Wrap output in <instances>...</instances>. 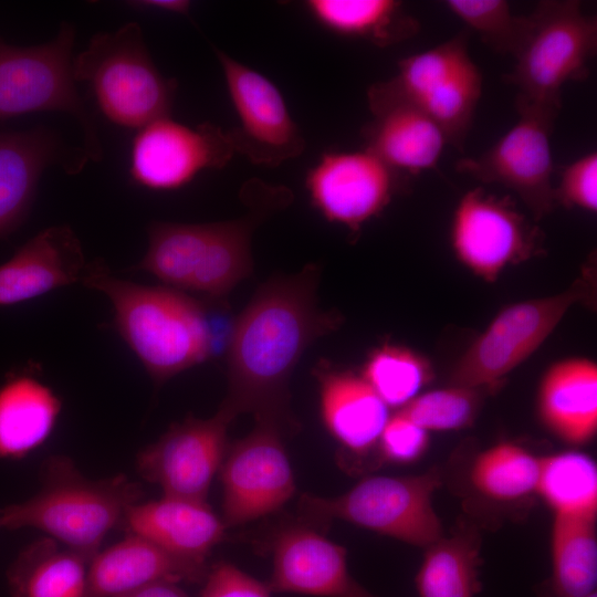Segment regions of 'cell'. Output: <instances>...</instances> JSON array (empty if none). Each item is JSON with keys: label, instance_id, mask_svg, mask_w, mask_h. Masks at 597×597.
Wrapping results in <instances>:
<instances>
[{"label": "cell", "instance_id": "obj_1", "mask_svg": "<svg viewBox=\"0 0 597 597\" xmlns=\"http://www.w3.org/2000/svg\"><path fill=\"white\" fill-rule=\"evenodd\" d=\"M320 269L262 284L237 318L228 345V394L220 408L233 418L251 413L284 434L297 430L290 409L289 383L304 352L334 332L342 318L317 301Z\"/></svg>", "mask_w": 597, "mask_h": 597}, {"label": "cell", "instance_id": "obj_2", "mask_svg": "<svg viewBox=\"0 0 597 597\" xmlns=\"http://www.w3.org/2000/svg\"><path fill=\"white\" fill-rule=\"evenodd\" d=\"M82 283L108 297L117 332L157 385L210 357L205 307L179 290L117 279L100 262Z\"/></svg>", "mask_w": 597, "mask_h": 597}, {"label": "cell", "instance_id": "obj_3", "mask_svg": "<svg viewBox=\"0 0 597 597\" xmlns=\"http://www.w3.org/2000/svg\"><path fill=\"white\" fill-rule=\"evenodd\" d=\"M143 498L139 484L117 474L100 480L84 476L64 455L48 458L41 488L30 499L0 510L1 528L32 527L88 559L106 535L122 525L125 512Z\"/></svg>", "mask_w": 597, "mask_h": 597}, {"label": "cell", "instance_id": "obj_4", "mask_svg": "<svg viewBox=\"0 0 597 597\" xmlns=\"http://www.w3.org/2000/svg\"><path fill=\"white\" fill-rule=\"evenodd\" d=\"M73 76L88 86L111 123L127 129L168 117L177 92L176 80L164 76L153 62L136 22L93 35L73 57Z\"/></svg>", "mask_w": 597, "mask_h": 597}, {"label": "cell", "instance_id": "obj_5", "mask_svg": "<svg viewBox=\"0 0 597 597\" xmlns=\"http://www.w3.org/2000/svg\"><path fill=\"white\" fill-rule=\"evenodd\" d=\"M440 474L363 479L336 496L303 494L298 509L310 521L342 520L404 543L428 547L442 536V524L432 504Z\"/></svg>", "mask_w": 597, "mask_h": 597}, {"label": "cell", "instance_id": "obj_6", "mask_svg": "<svg viewBox=\"0 0 597 597\" xmlns=\"http://www.w3.org/2000/svg\"><path fill=\"white\" fill-rule=\"evenodd\" d=\"M531 14L530 34L503 78L520 96L562 108V87L587 77L597 52V18L577 0L540 1Z\"/></svg>", "mask_w": 597, "mask_h": 597}, {"label": "cell", "instance_id": "obj_7", "mask_svg": "<svg viewBox=\"0 0 597 597\" xmlns=\"http://www.w3.org/2000/svg\"><path fill=\"white\" fill-rule=\"evenodd\" d=\"M75 29L63 22L49 42L14 46L0 39V119L41 112H63L76 118L88 160L103 156L96 125L73 76Z\"/></svg>", "mask_w": 597, "mask_h": 597}, {"label": "cell", "instance_id": "obj_8", "mask_svg": "<svg viewBox=\"0 0 597 597\" xmlns=\"http://www.w3.org/2000/svg\"><path fill=\"white\" fill-rule=\"evenodd\" d=\"M468 29L398 62V72L373 84L380 92L426 112L442 129L448 145L463 151L482 93V73L469 53Z\"/></svg>", "mask_w": 597, "mask_h": 597}, {"label": "cell", "instance_id": "obj_9", "mask_svg": "<svg viewBox=\"0 0 597 597\" xmlns=\"http://www.w3.org/2000/svg\"><path fill=\"white\" fill-rule=\"evenodd\" d=\"M514 105L516 123L481 155L458 160L455 169L513 190L540 218L555 203L551 137L561 109L520 95Z\"/></svg>", "mask_w": 597, "mask_h": 597}, {"label": "cell", "instance_id": "obj_10", "mask_svg": "<svg viewBox=\"0 0 597 597\" xmlns=\"http://www.w3.org/2000/svg\"><path fill=\"white\" fill-rule=\"evenodd\" d=\"M577 282L559 293L521 301L503 308L461 355L451 385L494 388L525 362L583 296Z\"/></svg>", "mask_w": 597, "mask_h": 597}, {"label": "cell", "instance_id": "obj_11", "mask_svg": "<svg viewBox=\"0 0 597 597\" xmlns=\"http://www.w3.org/2000/svg\"><path fill=\"white\" fill-rule=\"evenodd\" d=\"M541 233L509 197H498L482 187L459 199L451 221L454 255L473 274L494 282L509 265L538 250Z\"/></svg>", "mask_w": 597, "mask_h": 597}, {"label": "cell", "instance_id": "obj_12", "mask_svg": "<svg viewBox=\"0 0 597 597\" xmlns=\"http://www.w3.org/2000/svg\"><path fill=\"white\" fill-rule=\"evenodd\" d=\"M283 436L275 426L256 422L248 436L228 446L219 470L227 527L272 514L294 495L296 485Z\"/></svg>", "mask_w": 597, "mask_h": 597}, {"label": "cell", "instance_id": "obj_13", "mask_svg": "<svg viewBox=\"0 0 597 597\" xmlns=\"http://www.w3.org/2000/svg\"><path fill=\"white\" fill-rule=\"evenodd\" d=\"M213 51L239 121L228 132L234 153L265 167L300 156L305 139L276 85L221 50Z\"/></svg>", "mask_w": 597, "mask_h": 597}, {"label": "cell", "instance_id": "obj_14", "mask_svg": "<svg viewBox=\"0 0 597 597\" xmlns=\"http://www.w3.org/2000/svg\"><path fill=\"white\" fill-rule=\"evenodd\" d=\"M228 132L206 122L187 126L169 116L140 128L129 151V176L154 191H171L207 169L224 167L234 155Z\"/></svg>", "mask_w": 597, "mask_h": 597}, {"label": "cell", "instance_id": "obj_15", "mask_svg": "<svg viewBox=\"0 0 597 597\" xmlns=\"http://www.w3.org/2000/svg\"><path fill=\"white\" fill-rule=\"evenodd\" d=\"M234 418L219 407L208 419L187 417L176 422L137 455V471L164 495L206 502L228 449V428Z\"/></svg>", "mask_w": 597, "mask_h": 597}, {"label": "cell", "instance_id": "obj_16", "mask_svg": "<svg viewBox=\"0 0 597 597\" xmlns=\"http://www.w3.org/2000/svg\"><path fill=\"white\" fill-rule=\"evenodd\" d=\"M408 178L363 148L323 154L308 169L305 186L325 219L358 231L405 188Z\"/></svg>", "mask_w": 597, "mask_h": 597}, {"label": "cell", "instance_id": "obj_17", "mask_svg": "<svg viewBox=\"0 0 597 597\" xmlns=\"http://www.w3.org/2000/svg\"><path fill=\"white\" fill-rule=\"evenodd\" d=\"M87 160L83 148L66 146L45 127L0 133V240L28 217L46 168L60 165L77 174Z\"/></svg>", "mask_w": 597, "mask_h": 597}, {"label": "cell", "instance_id": "obj_18", "mask_svg": "<svg viewBox=\"0 0 597 597\" xmlns=\"http://www.w3.org/2000/svg\"><path fill=\"white\" fill-rule=\"evenodd\" d=\"M373 119L362 129L364 148L407 177L436 168L448 145L440 126L418 106L370 85Z\"/></svg>", "mask_w": 597, "mask_h": 597}, {"label": "cell", "instance_id": "obj_19", "mask_svg": "<svg viewBox=\"0 0 597 597\" xmlns=\"http://www.w3.org/2000/svg\"><path fill=\"white\" fill-rule=\"evenodd\" d=\"M272 593L347 597L355 579L344 546L307 525H290L272 543Z\"/></svg>", "mask_w": 597, "mask_h": 597}, {"label": "cell", "instance_id": "obj_20", "mask_svg": "<svg viewBox=\"0 0 597 597\" xmlns=\"http://www.w3.org/2000/svg\"><path fill=\"white\" fill-rule=\"evenodd\" d=\"M87 269L74 231L69 226L48 227L0 265V306L82 282Z\"/></svg>", "mask_w": 597, "mask_h": 597}, {"label": "cell", "instance_id": "obj_21", "mask_svg": "<svg viewBox=\"0 0 597 597\" xmlns=\"http://www.w3.org/2000/svg\"><path fill=\"white\" fill-rule=\"evenodd\" d=\"M207 563L172 554L129 534L98 551L90 562L85 597H117L159 583H202Z\"/></svg>", "mask_w": 597, "mask_h": 597}, {"label": "cell", "instance_id": "obj_22", "mask_svg": "<svg viewBox=\"0 0 597 597\" xmlns=\"http://www.w3.org/2000/svg\"><path fill=\"white\" fill-rule=\"evenodd\" d=\"M122 525L178 556L206 562L226 535L227 526L207 502L163 495L136 502L125 512Z\"/></svg>", "mask_w": 597, "mask_h": 597}, {"label": "cell", "instance_id": "obj_23", "mask_svg": "<svg viewBox=\"0 0 597 597\" xmlns=\"http://www.w3.org/2000/svg\"><path fill=\"white\" fill-rule=\"evenodd\" d=\"M536 407L541 422L562 441H590L597 432L596 363L569 357L551 365L541 378Z\"/></svg>", "mask_w": 597, "mask_h": 597}, {"label": "cell", "instance_id": "obj_24", "mask_svg": "<svg viewBox=\"0 0 597 597\" xmlns=\"http://www.w3.org/2000/svg\"><path fill=\"white\" fill-rule=\"evenodd\" d=\"M321 415L331 436L342 449L366 455L377 447L390 417L389 408L369 384L352 371L316 368Z\"/></svg>", "mask_w": 597, "mask_h": 597}, {"label": "cell", "instance_id": "obj_25", "mask_svg": "<svg viewBox=\"0 0 597 597\" xmlns=\"http://www.w3.org/2000/svg\"><path fill=\"white\" fill-rule=\"evenodd\" d=\"M61 400L39 379L18 375L0 386V459H20L50 437Z\"/></svg>", "mask_w": 597, "mask_h": 597}, {"label": "cell", "instance_id": "obj_26", "mask_svg": "<svg viewBox=\"0 0 597 597\" xmlns=\"http://www.w3.org/2000/svg\"><path fill=\"white\" fill-rule=\"evenodd\" d=\"M277 195L280 191L272 190L263 205L245 217L210 223L208 242L188 290L221 298L251 273L252 232L268 209L274 208Z\"/></svg>", "mask_w": 597, "mask_h": 597}, {"label": "cell", "instance_id": "obj_27", "mask_svg": "<svg viewBox=\"0 0 597 597\" xmlns=\"http://www.w3.org/2000/svg\"><path fill=\"white\" fill-rule=\"evenodd\" d=\"M90 562L51 537L36 540L8 569L11 597H85Z\"/></svg>", "mask_w": 597, "mask_h": 597}, {"label": "cell", "instance_id": "obj_28", "mask_svg": "<svg viewBox=\"0 0 597 597\" xmlns=\"http://www.w3.org/2000/svg\"><path fill=\"white\" fill-rule=\"evenodd\" d=\"M316 22L335 34L386 48L415 36L419 21L396 0H308Z\"/></svg>", "mask_w": 597, "mask_h": 597}, {"label": "cell", "instance_id": "obj_29", "mask_svg": "<svg viewBox=\"0 0 597 597\" xmlns=\"http://www.w3.org/2000/svg\"><path fill=\"white\" fill-rule=\"evenodd\" d=\"M548 597H586L596 591V519L554 515Z\"/></svg>", "mask_w": 597, "mask_h": 597}, {"label": "cell", "instance_id": "obj_30", "mask_svg": "<svg viewBox=\"0 0 597 597\" xmlns=\"http://www.w3.org/2000/svg\"><path fill=\"white\" fill-rule=\"evenodd\" d=\"M478 537L458 533L440 537L426 547L415 584L419 597H474L479 579Z\"/></svg>", "mask_w": 597, "mask_h": 597}, {"label": "cell", "instance_id": "obj_31", "mask_svg": "<svg viewBox=\"0 0 597 597\" xmlns=\"http://www.w3.org/2000/svg\"><path fill=\"white\" fill-rule=\"evenodd\" d=\"M536 494L554 515L596 519L597 465L580 451L540 458Z\"/></svg>", "mask_w": 597, "mask_h": 597}, {"label": "cell", "instance_id": "obj_32", "mask_svg": "<svg viewBox=\"0 0 597 597\" xmlns=\"http://www.w3.org/2000/svg\"><path fill=\"white\" fill-rule=\"evenodd\" d=\"M209 234L210 223L153 222L148 227L147 251L135 269L188 290Z\"/></svg>", "mask_w": 597, "mask_h": 597}, {"label": "cell", "instance_id": "obj_33", "mask_svg": "<svg viewBox=\"0 0 597 597\" xmlns=\"http://www.w3.org/2000/svg\"><path fill=\"white\" fill-rule=\"evenodd\" d=\"M540 458L513 442L481 452L470 470L474 490L496 502L522 500L536 491Z\"/></svg>", "mask_w": 597, "mask_h": 597}, {"label": "cell", "instance_id": "obj_34", "mask_svg": "<svg viewBox=\"0 0 597 597\" xmlns=\"http://www.w3.org/2000/svg\"><path fill=\"white\" fill-rule=\"evenodd\" d=\"M388 408L397 410L420 394L433 378L431 363L406 346L385 344L374 349L362 371Z\"/></svg>", "mask_w": 597, "mask_h": 597}, {"label": "cell", "instance_id": "obj_35", "mask_svg": "<svg viewBox=\"0 0 597 597\" xmlns=\"http://www.w3.org/2000/svg\"><path fill=\"white\" fill-rule=\"evenodd\" d=\"M450 13L479 34L481 41L494 52L514 57L524 45L531 28V14L512 13L505 0H447Z\"/></svg>", "mask_w": 597, "mask_h": 597}, {"label": "cell", "instance_id": "obj_36", "mask_svg": "<svg viewBox=\"0 0 597 597\" xmlns=\"http://www.w3.org/2000/svg\"><path fill=\"white\" fill-rule=\"evenodd\" d=\"M478 406V389L451 385L419 394L397 411L428 432L451 431L469 427Z\"/></svg>", "mask_w": 597, "mask_h": 597}, {"label": "cell", "instance_id": "obj_37", "mask_svg": "<svg viewBox=\"0 0 597 597\" xmlns=\"http://www.w3.org/2000/svg\"><path fill=\"white\" fill-rule=\"evenodd\" d=\"M429 432L401 412L388 418L377 443L380 459L408 464L419 460L429 447Z\"/></svg>", "mask_w": 597, "mask_h": 597}, {"label": "cell", "instance_id": "obj_38", "mask_svg": "<svg viewBox=\"0 0 597 597\" xmlns=\"http://www.w3.org/2000/svg\"><path fill=\"white\" fill-rule=\"evenodd\" d=\"M554 200L565 207L597 211V153L590 151L564 166Z\"/></svg>", "mask_w": 597, "mask_h": 597}, {"label": "cell", "instance_id": "obj_39", "mask_svg": "<svg viewBox=\"0 0 597 597\" xmlns=\"http://www.w3.org/2000/svg\"><path fill=\"white\" fill-rule=\"evenodd\" d=\"M200 597H271L268 583L244 573L229 562H218L208 568Z\"/></svg>", "mask_w": 597, "mask_h": 597}, {"label": "cell", "instance_id": "obj_40", "mask_svg": "<svg viewBox=\"0 0 597 597\" xmlns=\"http://www.w3.org/2000/svg\"><path fill=\"white\" fill-rule=\"evenodd\" d=\"M126 4L136 10L159 11L189 17L191 2L186 0H138Z\"/></svg>", "mask_w": 597, "mask_h": 597}, {"label": "cell", "instance_id": "obj_41", "mask_svg": "<svg viewBox=\"0 0 597 597\" xmlns=\"http://www.w3.org/2000/svg\"><path fill=\"white\" fill-rule=\"evenodd\" d=\"M117 597H189L177 583L159 582Z\"/></svg>", "mask_w": 597, "mask_h": 597}, {"label": "cell", "instance_id": "obj_42", "mask_svg": "<svg viewBox=\"0 0 597 597\" xmlns=\"http://www.w3.org/2000/svg\"><path fill=\"white\" fill-rule=\"evenodd\" d=\"M347 597H376V596L373 595L369 590H367L364 586H362L358 582L355 580Z\"/></svg>", "mask_w": 597, "mask_h": 597}, {"label": "cell", "instance_id": "obj_43", "mask_svg": "<svg viewBox=\"0 0 597 597\" xmlns=\"http://www.w3.org/2000/svg\"><path fill=\"white\" fill-rule=\"evenodd\" d=\"M586 597H597V594H596V591H594V593L589 594V595L586 596Z\"/></svg>", "mask_w": 597, "mask_h": 597}, {"label": "cell", "instance_id": "obj_44", "mask_svg": "<svg viewBox=\"0 0 597 597\" xmlns=\"http://www.w3.org/2000/svg\"><path fill=\"white\" fill-rule=\"evenodd\" d=\"M0 530H1V525H0Z\"/></svg>", "mask_w": 597, "mask_h": 597}]
</instances>
